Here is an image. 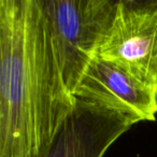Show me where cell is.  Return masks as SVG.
<instances>
[{
	"instance_id": "1",
	"label": "cell",
	"mask_w": 157,
	"mask_h": 157,
	"mask_svg": "<svg viewBox=\"0 0 157 157\" xmlns=\"http://www.w3.org/2000/svg\"><path fill=\"white\" fill-rule=\"evenodd\" d=\"M75 105L40 0H0V157H45Z\"/></svg>"
},
{
	"instance_id": "2",
	"label": "cell",
	"mask_w": 157,
	"mask_h": 157,
	"mask_svg": "<svg viewBox=\"0 0 157 157\" xmlns=\"http://www.w3.org/2000/svg\"><path fill=\"white\" fill-rule=\"evenodd\" d=\"M66 85L73 94L115 15L116 0H40Z\"/></svg>"
},
{
	"instance_id": "3",
	"label": "cell",
	"mask_w": 157,
	"mask_h": 157,
	"mask_svg": "<svg viewBox=\"0 0 157 157\" xmlns=\"http://www.w3.org/2000/svg\"><path fill=\"white\" fill-rule=\"evenodd\" d=\"M95 57L118 67L157 95V0H117Z\"/></svg>"
},
{
	"instance_id": "4",
	"label": "cell",
	"mask_w": 157,
	"mask_h": 157,
	"mask_svg": "<svg viewBox=\"0 0 157 157\" xmlns=\"http://www.w3.org/2000/svg\"><path fill=\"white\" fill-rule=\"evenodd\" d=\"M72 95L128 116L136 123L156 121V93L97 57L90 61Z\"/></svg>"
},
{
	"instance_id": "5",
	"label": "cell",
	"mask_w": 157,
	"mask_h": 157,
	"mask_svg": "<svg viewBox=\"0 0 157 157\" xmlns=\"http://www.w3.org/2000/svg\"><path fill=\"white\" fill-rule=\"evenodd\" d=\"M137 124L132 118L75 98L45 157H103L108 148Z\"/></svg>"
}]
</instances>
